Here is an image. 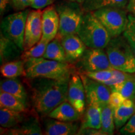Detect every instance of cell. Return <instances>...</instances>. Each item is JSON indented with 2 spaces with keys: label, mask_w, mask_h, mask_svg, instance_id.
Wrapping results in <instances>:
<instances>
[{
  "label": "cell",
  "mask_w": 135,
  "mask_h": 135,
  "mask_svg": "<svg viewBox=\"0 0 135 135\" xmlns=\"http://www.w3.org/2000/svg\"><path fill=\"white\" fill-rule=\"evenodd\" d=\"M80 73L113 69L106 51L102 48H88L76 61Z\"/></svg>",
  "instance_id": "8"
},
{
  "label": "cell",
  "mask_w": 135,
  "mask_h": 135,
  "mask_svg": "<svg viewBox=\"0 0 135 135\" xmlns=\"http://www.w3.org/2000/svg\"><path fill=\"white\" fill-rule=\"evenodd\" d=\"M124 99L125 98L123 97V96L120 93L115 91H112L111 93L110 97H109L108 103L113 109H115L122 105Z\"/></svg>",
  "instance_id": "32"
},
{
  "label": "cell",
  "mask_w": 135,
  "mask_h": 135,
  "mask_svg": "<svg viewBox=\"0 0 135 135\" xmlns=\"http://www.w3.org/2000/svg\"><path fill=\"white\" fill-rule=\"evenodd\" d=\"M43 57L48 60L68 63L65 50L59 37L56 36L52 41L49 42Z\"/></svg>",
  "instance_id": "20"
},
{
  "label": "cell",
  "mask_w": 135,
  "mask_h": 135,
  "mask_svg": "<svg viewBox=\"0 0 135 135\" xmlns=\"http://www.w3.org/2000/svg\"><path fill=\"white\" fill-rule=\"evenodd\" d=\"M44 121L45 134L74 135L78 134L79 126L73 122H66L50 118Z\"/></svg>",
  "instance_id": "14"
},
{
  "label": "cell",
  "mask_w": 135,
  "mask_h": 135,
  "mask_svg": "<svg viewBox=\"0 0 135 135\" xmlns=\"http://www.w3.org/2000/svg\"><path fill=\"white\" fill-rule=\"evenodd\" d=\"M110 88L112 91L120 93L124 98L130 99L133 101L135 99V78L127 80Z\"/></svg>",
  "instance_id": "28"
},
{
  "label": "cell",
  "mask_w": 135,
  "mask_h": 135,
  "mask_svg": "<svg viewBox=\"0 0 135 135\" xmlns=\"http://www.w3.org/2000/svg\"><path fill=\"white\" fill-rule=\"evenodd\" d=\"M126 9L131 15L135 17V0H128Z\"/></svg>",
  "instance_id": "37"
},
{
  "label": "cell",
  "mask_w": 135,
  "mask_h": 135,
  "mask_svg": "<svg viewBox=\"0 0 135 135\" xmlns=\"http://www.w3.org/2000/svg\"><path fill=\"white\" fill-rule=\"evenodd\" d=\"M125 37L135 54V17L131 14L128 15V22L126 30L123 32Z\"/></svg>",
  "instance_id": "30"
},
{
  "label": "cell",
  "mask_w": 135,
  "mask_h": 135,
  "mask_svg": "<svg viewBox=\"0 0 135 135\" xmlns=\"http://www.w3.org/2000/svg\"><path fill=\"white\" fill-rule=\"evenodd\" d=\"M24 119L23 113L1 107L0 124L4 128H11L18 126Z\"/></svg>",
  "instance_id": "23"
},
{
  "label": "cell",
  "mask_w": 135,
  "mask_h": 135,
  "mask_svg": "<svg viewBox=\"0 0 135 135\" xmlns=\"http://www.w3.org/2000/svg\"><path fill=\"white\" fill-rule=\"evenodd\" d=\"M59 16V38L77 34L84 11L81 4L73 1H64L55 6Z\"/></svg>",
  "instance_id": "5"
},
{
  "label": "cell",
  "mask_w": 135,
  "mask_h": 135,
  "mask_svg": "<svg viewBox=\"0 0 135 135\" xmlns=\"http://www.w3.org/2000/svg\"><path fill=\"white\" fill-rule=\"evenodd\" d=\"M68 101L83 115L86 110V94L83 83L81 76L73 74L69 81Z\"/></svg>",
  "instance_id": "11"
},
{
  "label": "cell",
  "mask_w": 135,
  "mask_h": 135,
  "mask_svg": "<svg viewBox=\"0 0 135 135\" xmlns=\"http://www.w3.org/2000/svg\"><path fill=\"white\" fill-rule=\"evenodd\" d=\"M88 104H107L112 91L111 88L103 83L93 80L83 73L80 74Z\"/></svg>",
  "instance_id": "9"
},
{
  "label": "cell",
  "mask_w": 135,
  "mask_h": 135,
  "mask_svg": "<svg viewBox=\"0 0 135 135\" xmlns=\"http://www.w3.org/2000/svg\"><path fill=\"white\" fill-rule=\"evenodd\" d=\"M30 80L32 104L39 114L48 115L61 103L68 100V81L43 78Z\"/></svg>",
  "instance_id": "1"
},
{
  "label": "cell",
  "mask_w": 135,
  "mask_h": 135,
  "mask_svg": "<svg viewBox=\"0 0 135 135\" xmlns=\"http://www.w3.org/2000/svg\"><path fill=\"white\" fill-rule=\"evenodd\" d=\"M0 71L1 75L6 78L26 76L25 61L22 60L11 61L2 64Z\"/></svg>",
  "instance_id": "21"
},
{
  "label": "cell",
  "mask_w": 135,
  "mask_h": 135,
  "mask_svg": "<svg viewBox=\"0 0 135 135\" xmlns=\"http://www.w3.org/2000/svg\"><path fill=\"white\" fill-rule=\"evenodd\" d=\"M55 0H32L31 7L35 9H41L50 6Z\"/></svg>",
  "instance_id": "35"
},
{
  "label": "cell",
  "mask_w": 135,
  "mask_h": 135,
  "mask_svg": "<svg viewBox=\"0 0 135 135\" xmlns=\"http://www.w3.org/2000/svg\"><path fill=\"white\" fill-rule=\"evenodd\" d=\"M78 134H93V135H101L106 134L101 129H97L93 128H80Z\"/></svg>",
  "instance_id": "36"
},
{
  "label": "cell",
  "mask_w": 135,
  "mask_h": 135,
  "mask_svg": "<svg viewBox=\"0 0 135 135\" xmlns=\"http://www.w3.org/2000/svg\"><path fill=\"white\" fill-rule=\"evenodd\" d=\"M77 35L86 46L91 48L104 49L111 39L108 32L92 11H84Z\"/></svg>",
  "instance_id": "3"
},
{
  "label": "cell",
  "mask_w": 135,
  "mask_h": 135,
  "mask_svg": "<svg viewBox=\"0 0 135 135\" xmlns=\"http://www.w3.org/2000/svg\"><path fill=\"white\" fill-rule=\"evenodd\" d=\"M0 91L8 93L19 98L27 105V92L20 80L15 78H6L1 81Z\"/></svg>",
  "instance_id": "18"
},
{
  "label": "cell",
  "mask_w": 135,
  "mask_h": 135,
  "mask_svg": "<svg viewBox=\"0 0 135 135\" xmlns=\"http://www.w3.org/2000/svg\"><path fill=\"white\" fill-rule=\"evenodd\" d=\"M48 41L41 38L40 41L28 50L23 51L21 55V60L24 61L31 58H41L43 56L46 51L47 45L49 43Z\"/></svg>",
  "instance_id": "27"
},
{
  "label": "cell",
  "mask_w": 135,
  "mask_h": 135,
  "mask_svg": "<svg viewBox=\"0 0 135 135\" xmlns=\"http://www.w3.org/2000/svg\"><path fill=\"white\" fill-rule=\"evenodd\" d=\"M81 116L68 100L61 103L48 114V117L66 122H75Z\"/></svg>",
  "instance_id": "15"
},
{
  "label": "cell",
  "mask_w": 135,
  "mask_h": 135,
  "mask_svg": "<svg viewBox=\"0 0 135 135\" xmlns=\"http://www.w3.org/2000/svg\"><path fill=\"white\" fill-rule=\"evenodd\" d=\"M25 67L27 78H43L68 81H70L73 70L69 63L48 60L43 57L26 61Z\"/></svg>",
  "instance_id": "2"
},
{
  "label": "cell",
  "mask_w": 135,
  "mask_h": 135,
  "mask_svg": "<svg viewBox=\"0 0 135 135\" xmlns=\"http://www.w3.org/2000/svg\"><path fill=\"white\" fill-rule=\"evenodd\" d=\"M68 1H73V2H76V3H78L80 4H83V2L84 1V0H68Z\"/></svg>",
  "instance_id": "39"
},
{
  "label": "cell",
  "mask_w": 135,
  "mask_h": 135,
  "mask_svg": "<svg viewBox=\"0 0 135 135\" xmlns=\"http://www.w3.org/2000/svg\"><path fill=\"white\" fill-rule=\"evenodd\" d=\"M1 134L8 135H41L43 131L36 118L32 117L18 127L1 128Z\"/></svg>",
  "instance_id": "16"
},
{
  "label": "cell",
  "mask_w": 135,
  "mask_h": 135,
  "mask_svg": "<svg viewBox=\"0 0 135 135\" xmlns=\"http://www.w3.org/2000/svg\"><path fill=\"white\" fill-rule=\"evenodd\" d=\"M42 13L41 9L30 11L25 27L24 51L36 45L42 38Z\"/></svg>",
  "instance_id": "10"
},
{
  "label": "cell",
  "mask_w": 135,
  "mask_h": 135,
  "mask_svg": "<svg viewBox=\"0 0 135 135\" xmlns=\"http://www.w3.org/2000/svg\"><path fill=\"white\" fill-rule=\"evenodd\" d=\"M104 49L113 68L135 73V54L125 37L111 38Z\"/></svg>",
  "instance_id": "4"
},
{
  "label": "cell",
  "mask_w": 135,
  "mask_h": 135,
  "mask_svg": "<svg viewBox=\"0 0 135 135\" xmlns=\"http://www.w3.org/2000/svg\"><path fill=\"white\" fill-rule=\"evenodd\" d=\"M65 50L68 63L77 61L86 50L87 46L77 34L60 38Z\"/></svg>",
  "instance_id": "13"
},
{
  "label": "cell",
  "mask_w": 135,
  "mask_h": 135,
  "mask_svg": "<svg viewBox=\"0 0 135 135\" xmlns=\"http://www.w3.org/2000/svg\"><path fill=\"white\" fill-rule=\"evenodd\" d=\"M101 108V130L106 134L114 133V109L109 103L99 104Z\"/></svg>",
  "instance_id": "24"
},
{
  "label": "cell",
  "mask_w": 135,
  "mask_h": 135,
  "mask_svg": "<svg viewBox=\"0 0 135 135\" xmlns=\"http://www.w3.org/2000/svg\"><path fill=\"white\" fill-rule=\"evenodd\" d=\"M59 16L56 7L49 6L42 13V38L51 41L56 37L59 30Z\"/></svg>",
  "instance_id": "12"
},
{
  "label": "cell",
  "mask_w": 135,
  "mask_h": 135,
  "mask_svg": "<svg viewBox=\"0 0 135 135\" xmlns=\"http://www.w3.org/2000/svg\"><path fill=\"white\" fill-rule=\"evenodd\" d=\"M113 68L110 69V70H104L83 74L93 80L101 83H104L111 78L113 76Z\"/></svg>",
  "instance_id": "31"
},
{
  "label": "cell",
  "mask_w": 135,
  "mask_h": 135,
  "mask_svg": "<svg viewBox=\"0 0 135 135\" xmlns=\"http://www.w3.org/2000/svg\"><path fill=\"white\" fill-rule=\"evenodd\" d=\"M93 12L106 28L111 38L120 36L126 30L128 16L123 8L106 7Z\"/></svg>",
  "instance_id": "6"
},
{
  "label": "cell",
  "mask_w": 135,
  "mask_h": 135,
  "mask_svg": "<svg viewBox=\"0 0 135 135\" xmlns=\"http://www.w3.org/2000/svg\"><path fill=\"white\" fill-rule=\"evenodd\" d=\"M128 0H84L81 4L85 12L94 11L106 7L124 8L127 5Z\"/></svg>",
  "instance_id": "22"
},
{
  "label": "cell",
  "mask_w": 135,
  "mask_h": 135,
  "mask_svg": "<svg viewBox=\"0 0 135 135\" xmlns=\"http://www.w3.org/2000/svg\"><path fill=\"white\" fill-rule=\"evenodd\" d=\"M11 0H0V11L1 15H2L4 12L8 3L10 2Z\"/></svg>",
  "instance_id": "38"
},
{
  "label": "cell",
  "mask_w": 135,
  "mask_h": 135,
  "mask_svg": "<svg viewBox=\"0 0 135 135\" xmlns=\"http://www.w3.org/2000/svg\"><path fill=\"white\" fill-rule=\"evenodd\" d=\"M32 0H11V6L16 11H22L31 6Z\"/></svg>",
  "instance_id": "34"
},
{
  "label": "cell",
  "mask_w": 135,
  "mask_h": 135,
  "mask_svg": "<svg viewBox=\"0 0 135 135\" xmlns=\"http://www.w3.org/2000/svg\"><path fill=\"white\" fill-rule=\"evenodd\" d=\"M134 106H126L123 104L114 109V124L116 129H121L127 123L134 114Z\"/></svg>",
  "instance_id": "26"
},
{
  "label": "cell",
  "mask_w": 135,
  "mask_h": 135,
  "mask_svg": "<svg viewBox=\"0 0 135 135\" xmlns=\"http://www.w3.org/2000/svg\"><path fill=\"white\" fill-rule=\"evenodd\" d=\"M0 106L1 107L24 113L28 110L27 105L19 98L8 93L0 91Z\"/></svg>",
  "instance_id": "25"
},
{
  "label": "cell",
  "mask_w": 135,
  "mask_h": 135,
  "mask_svg": "<svg viewBox=\"0 0 135 135\" xmlns=\"http://www.w3.org/2000/svg\"><path fill=\"white\" fill-rule=\"evenodd\" d=\"M119 131L123 134L135 135V114L131 116L128 123L121 128Z\"/></svg>",
  "instance_id": "33"
},
{
  "label": "cell",
  "mask_w": 135,
  "mask_h": 135,
  "mask_svg": "<svg viewBox=\"0 0 135 135\" xmlns=\"http://www.w3.org/2000/svg\"><path fill=\"white\" fill-rule=\"evenodd\" d=\"M84 113V115L80 128L101 129V108L99 104H88Z\"/></svg>",
  "instance_id": "19"
},
{
  "label": "cell",
  "mask_w": 135,
  "mask_h": 135,
  "mask_svg": "<svg viewBox=\"0 0 135 135\" xmlns=\"http://www.w3.org/2000/svg\"><path fill=\"white\" fill-rule=\"evenodd\" d=\"M21 49L10 39L6 38L1 33L0 36V60L1 64L21 58Z\"/></svg>",
  "instance_id": "17"
},
{
  "label": "cell",
  "mask_w": 135,
  "mask_h": 135,
  "mask_svg": "<svg viewBox=\"0 0 135 135\" xmlns=\"http://www.w3.org/2000/svg\"><path fill=\"white\" fill-rule=\"evenodd\" d=\"M29 13L28 9H24L10 14L4 17L1 23V33L12 40L23 51L25 27Z\"/></svg>",
  "instance_id": "7"
},
{
  "label": "cell",
  "mask_w": 135,
  "mask_h": 135,
  "mask_svg": "<svg viewBox=\"0 0 135 135\" xmlns=\"http://www.w3.org/2000/svg\"><path fill=\"white\" fill-rule=\"evenodd\" d=\"M135 78V75L131 73H127L113 69V76L111 79L106 81L103 83L109 87H112L116 84H120L126 81L132 80Z\"/></svg>",
  "instance_id": "29"
}]
</instances>
